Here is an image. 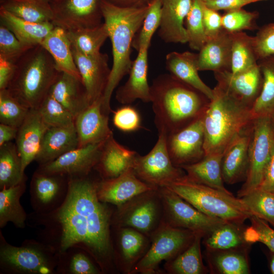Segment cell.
<instances>
[{"label":"cell","instance_id":"obj_1","mask_svg":"<svg viewBox=\"0 0 274 274\" xmlns=\"http://www.w3.org/2000/svg\"><path fill=\"white\" fill-rule=\"evenodd\" d=\"M68 188L62 204L47 215L58 230V255L82 245L102 271L108 269L113 248L110 235L112 213L97 195V182L88 176L68 177Z\"/></svg>","mask_w":274,"mask_h":274},{"label":"cell","instance_id":"obj_2","mask_svg":"<svg viewBox=\"0 0 274 274\" xmlns=\"http://www.w3.org/2000/svg\"><path fill=\"white\" fill-rule=\"evenodd\" d=\"M151 102L158 133H175L202 116L210 101L172 75L161 74L150 85Z\"/></svg>","mask_w":274,"mask_h":274},{"label":"cell","instance_id":"obj_3","mask_svg":"<svg viewBox=\"0 0 274 274\" xmlns=\"http://www.w3.org/2000/svg\"><path fill=\"white\" fill-rule=\"evenodd\" d=\"M100 6L112 48L113 65L102 103L104 111L109 114L112 111L110 107L112 94L131 67L132 42L142 25L149 5L121 7L101 0Z\"/></svg>","mask_w":274,"mask_h":274},{"label":"cell","instance_id":"obj_4","mask_svg":"<svg viewBox=\"0 0 274 274\" xmlns=\"http://www.w3.org/2000/svg\"><path fill=\"white\" fill-rule=\"evenodd\" d=\"M203 115L205 156L223 154L229 144L251 126V108L217 84Z\"/></svg>","mask_w":274,"mask_h":274},{"label":"cell","instance_id":"obj_5","mask_svg":"<svg viewBox=\"0 0 274 274\" xmlns=\"http://www.w3.org/2000/svg\"><path fill=\"white\" fill-rule=\"evenodd\" d=\"M59 73L51 55L38 45L15 63L7 89L28 109H37L49 94Z\"/></svg>","mask_w":274,"mask_h":274},{"label":"cell","instance_id":"obj_6","mask_svg":"<svg viewBox=\"0 0 274 274\" xmlns=\"http://www.w3.org/2000/svg\"><path fill=\"white\" fill-rule=\"evenodd\" d=\"M165 187L209 216L239 225L251 216L240 198L194 182L186 175Z\"/></svg>","mask_w":274,"mask_h":274},{"label":"cell","instance_id":"obj_7","mask_svg":"<svg viewBox=\"0 0 274 274\" xmlns=\"http://www.w3.org/2000/svg\"><path fill=\"white\" fill-rule=\"evenodd\" d=\"M59 255L51 246L29 242L16 247L1 235V268L21 274H51L58 265Z\"/></svg>","mask_w":274,"mask_h":274},{"label":"cell","instance_id":"obj_8","mask_svg":"<svg viewBox=\"0 0 274 274\" xmlns=\"http://www.w3.org/2000/svg\"><path fill=\"white\" fill-rule=\"evenodd\" d=\"M196 234L162 221L150 235L151 245L148 251L134 265L131 273H157L160 263L177 257L191 244Z\"/></svg>","mask_w":274,"mask_h":274},{"label":"cell","instance_id":"obj_9","mask_svg":"<svg viewBox=\"0 0 274 274\" xmlns=\"http://www.w3.org/2000/svg\"><path fill=\"white\" fill-rule=\"evenodd\" d=\"M162 217L158 188L141 193L117 207L111 223L117 228L130 227L150 237L161 224Z\"/></svg>","mask_w":274,"mask_h":274},{"label":"cell","instance_id":"obj_10","mask_svg":"<svg viewBox=\"0 0 274 274\" xmlns=\"http://www.w3.org/2000/svg\"><path fill=\"white\" fill-rule=\"evenodd\" d=\"M158 191L163 207L162 221L170 226L189 230L204 237L227 222L206 215L167 187L158 188Z\"/></svg>","mask_w":274,"mask_h":274},{"label":"cell","instance_id":"obj_11","mask_svg":"<svg viewBox=\"0 0 274 274\" xmlns=\"http://www.w3.org/2000/svg\"><path fill=\"white\" fill-rule=\"evenodd\" d=\"M273 134L271 117L253 120L251 127L247 173L244 183L237 192L238 198L260 186L270 156Z\"/></svg>","mask_w":274,"mask_h":274},{"label":"cell","instance_id":"obj_12","mask_svg":"<svg viewBox=\"0 0 274 274\" xmlns=\"http://www.w3.org/2000/svg\"><path fill=\"white\" fill-rule=\"evenodd\" d=\"M167 135L158 133V138L152 150L144 156L137 154L132 166L141 181L155 188L167 187L183 178L186 173L174 165L166 145Z\"/></svg>","mask_w":274,"mask_h":274},{"label":"cell","instance_id":"obj_13","mask_svg":"<svg viewBox=\"0 0 274 274\" xmlns=\"http://www.w3.org/2000/svg\"><path fill=\"white\" fill-rule=\"evenodd\" d=\"M101 0H53L51 6L55 26L65 30L92 27L102 22Z\"/></svg>","mask_w":274,"mask_h":274},{"label":"cell","instance_id":"obj_14","mask_svg":"<svg viewBox=\"0 0 274 274\" xmlns=\"http://www.w3.org/2000/svg\"><path fill=\"white\" fill-rule=\"evenodd\" d=\"M202 116L188 126L167 135L166 145L173 164L181 167L201 160L205 156Z\"/></svg>","mask_w":274,"mask_h":274},{"label":"cell","instance_id":"obj_15","mask_svg":"<svg viewBox=\"0 0 274 274\" xmlns=\"http://www.w3.org/2000/svg\"><path fill=\"white\" fill-rule=\"evenodd\" d=\"M105 142L72 150L51 162L40 165L38 170L67 177L87 176L97 164Z\"/></svg>","mask_w":274,"mask_h":274},{"label":"cell","instance_id":"obj_16","mask_svg":"<svg viewBox=\"0 0 274 274\" xmlns=\"http://www.w3.org/2000/svg\"><path fill=\"white\" fill-rule=\"evenodd\" d=\"M71 48L75 62L91 104L103 97L111 71L108 63L109 56L101 52L85 55L72 45Z\"/></svg>","mask_w":274,"mask_h":274},{"label":"cell","instance_id":"obj_17","mask_svg":"<svg viewBox=\"0 0 274 274\" xmlns=\"http://www.w3.org/2000/svg\"><path fill=\"white\" fill-rule=\"evenodd\" d=\"M68 180L65 176L47 174L37 170L32 176L30 189L36 211L45 215L57 209L66 197Z\"/></svg>","mask_w":274,"mask_h":274},{"label":"cell","instance_id":"obj_18","mask_svg":"<svg viewBox=\"0 0 274 274\" xmlns=\"http://www.w3.org/2000/svg\"><path fill=\"white\" fill-rule=\"evenodd\" d=\"M214 76L217 84L233 97L251 108L262 89V75L258 63L236 74L230 71L214 72Z\"/></svg>","mask_w":274,"mask_h":274},{"label":"cell","instance_id":"obj_19","mask_svg":"<svg viewBox=\"0 0 274 274\" xmlns=\"http://www.w3.org/2000/svg\"><path fill=\"white\" fill-rule=\"evenodd\" d=\"M102 103V98L92 102L75 117L78 147L104 142L113 135Z\"/></svg>","mask_w":274,"mask_h":274},{"label":"cell","instance_id":"obj_20","mask_svg":"<svg viewBox=\"0 0 274 274\" xmlns=\"http://www.w3.org/2000/svg\"><path fill=\"white\" fill-rule=\"evenodd\" d=\"M157 188L141 181L130 168L117 177L97 182L99 200L120 207L137 195Z\"/></svg>","mask_w":274,"mask_h":274},{"label":"cell","instance_id":"obj_21","mask_svg":"<svg viewBox=\"0 0 274 274\" xmlns=\"http://www.w3.org/2000/svg\"><path fill=\"white\" fill-rule=\"evenodd\" d=\"M149 48L143 47L138 51L133 60L125 83L116 92V99L120 104L127 105L141 99L143 102H151V90L147 79Z\"/></svg>","mask_w":274,"mask_h":274},{"label":"cell","instance_id":"obj_22","mask_svg":"<svg viewBox=\"0 0 274 274\" xmlns=\"http://www.w3.org/2000/svg\"><path fill=\"white\" fill-rule=\"evenodd\" d=\"M193 0H161V17L158 34L166 43H187L185 27Z\"/></svg>","mask_w":274,"mask_h":274},{"label":"cell","instance_id":"obj_23","mask_svg":"<svg viewBox=\"0 0 274 274\" xmlns=\"http://www.w3.org/2000/svg\"><path fill=\"white\" fill-rule=\"evenodd\" d=\"M49 127L37 109H30L18 128L15 144L24 171L32 161L35 160L44 135Z\"/></svg>","mask_w":274,"mask_h":274},{"label":"cell","instance_id":"obj_24","mask_svg":"<svg viewBox=\"0 0 274 274\" xmlns=\"http://www.w3.org/2000/svg\"><path fill=\"white\" fill-rule=\"evenodd\" d=\"M251 127L236 136L223 152L221 171L223 181L226 184H233L246 179Z\"/></svg>","mask_w":274,"mask_h":274},{"label":"cell","instance_id":"obj_25","mask_svg":"<svg viewBox=\"0 0 274 274\" xmlns=\"http://www.w3.org/2000/svg\"><path fill=\"white\" fill-rule=\"evenodd\" d=\"M231 33L222 29L217 36L208 39L197 54L199 71L214 72L230 71Z\"/></svg>","mask_w":274,"mask_h":274},{"label":"cell","instance_id":"obj_26","mask_svg":"<svg viewBox=\"0 0 274 274\" xmlns=\"http://www.w3.org/2000/svg\"><path fill=\"white\" fill-rule=\"evenodd\" d=\"M165 67L173 76L199 91L209 100L213 98V89L199 76L196 53L190 51L169 52L165 57Z\"/></svg>","mask_w":274,"mask_h":274},{"label":"cell","instance_id":"obj_27","mask_svg":"<svg viewBox=\"0 0 274 274\" xmlns=\"http://www.w3.org/2000/svg\"><path fill=\"white\" fill-rule=\"evenodd\" d=\"M75 117L90 104L81 79L60 72L49 91Z\"/></svg>","mask_w":274,"mask_h":274},{"label":"cell","instance_id":"obj_28","mask_svg":"<svg viewBox=\"0 0 274 274\" xmlns=\"http://www.w3.org/2000/svg\"><path fill=\"white\" fill-rule=\"evenodd\" d=\"M137 154L118 143L112 135L105 142L95 168L102 179L117 177L132 168Z\"/></svg>","mask_w":274,"mask_h":274},{"label":"cell","instance_id":"obj_29","mask_svg":"<svg viewBox=\"0 0 274 274\" xmlns=\"http://www.w3.org/2000/svg\"><path fill=\"white\" fill-rule=\"evenodd\" d=\"M78 147L74 124L50 127L46 131L35 160L40 165L47 163Z\"/></svg>","mask_w":274,"mask_h":274},{"label":"cell","instance_id":"obj_30","mask_svg":"<svg viewBox=\"0 0 274 274\" xmlns=\"http://www.w3.org/2000/svg\"><path fill=\"white\" fill-rule=\"evenodd\" d=\"M117 229L119 264L124 272L131 273L134 265L149 248V237L130 227Z\"/></svg>","mask_w":274,"mask_h":274},{"label":"cell","instance_id":"obj_31","mask_svg":"<svg viewBox=\"0 0 274 274\" xmlns=\"http://www.w3.org/2000/svg\"><path fill=\"white\" fill-rule=\"evenodd\" d=\"M41 45L51 55L59 72L71 74L81 79L74 61L71 43L64 29L55 26Z\"/></svg>","mask_w":274,"mask_h":274},{"label":"cell","instance_id":"obj_32","mask_svg":"<svg viewBox=\"0 0 274 274\" xmlns=\"http://www.w3.org/2000/svg\"><path fill=\"white\" fill-rule=\"evenodd\" d=\"M223 154L204 156L200 161L181 167L191 181L222 192L232 194L224 185L221 171Z\"/></svg>","mask_w":274,"mask_h":274},{"label":"cell","instance_id":"obj_33","mask_svg":"<svg viewBox=\"0 0 274 274\" xmlns=\"http://www.w3.org/2000/svg\"><path fill=\"white\" fill-rule=\"evenodd\" d=\"M0 21L21 42L31 46L41 45L55 27L52 22L36 23L26 21L1 8Z\"/></svg>","mask_w":274,"mask_h":274},{"label":"cell","instance_id":"obj_34","mask_svg":"<svg viewBox=\"0 0 274 274\" xmlns=\"http://www.w3.org/2000/svg\"><path fill=\"white\" fill-rule=\"evenodd\" d=\"M248 247L226 250H207L211 271L220 274L249 273Z\"/></svg>","mask_w":274,"mask_h":274},{"label":"cell","instance_id":"obj_35","mask_svg":"<svg viewBox=\"0 0 274 274\" xmlns=\"http://www.w3.org/2000/svg\"><path fill=\"white\" fill-rule=\"evenodd\" d=\"M26 179L17 185L1 190V228H4L9 222L17 228L25 227L27 216L20 199L26 188Z\"/></svg>","mask_w":274,"mask_h":274},{"label":"cell","instance_id":"obj_36","mask_svg":"<svg viewBox=\"0 0 274 274\" xmlns=\"http://www.w3.org/2000/svg\"><path fill=\"white\" fill-rule=\"evenodd\" d=\"M263 79L261 92L252 106L253 118L271 117L274 114V56L258 61Z\"/></svg>","mask_w":274,"mask_h":274},{"label":"cell","instance_id":"obj_37","mask_svg":"<svg viewBox=\"0 0 274 274\" xmlns=\"http://www.w3.org/2000/svg\"><path fill=\"white\" fill-rule=\"evenodd\" d=\"M203 238L196 234L191 244L175 258L164 265L166 271L171 274H204L209 269L204 265L201 253L200 243Z\"/></svg>","mask_w":274,"mask_h":274},{"label":"cell","instance_id":"obj_38","mask_svg":"<svg viewBox=\"0 0 274 274\" xmlns=\"http://www.w3.org/2000/svg\"><path fill=\"white\" fill-rule=\"evenodd\" d=\"M0 8L32 22H52L53 18L50 3L43 0H0Z\"/></svg>","mask_w":274,"mask_h":274},{"label":"cell","instance_id":"obj_39","mask_svg":"<svg viewBox=\"0 0 274 274\" xmlns=\"http://www.w3.org/2000/svg\"><path fill=\"white\" fill-rule=\"evenodd\" d=\"M16 144L0 146V189L17 185L26 179Z\"/></svg>","mask_w":274,"mask_h":274},{"label":"cell","instance_id":"obj_40","mask_svg":"<svg viewBox=\"0 0 274 274\" xmlns=\"http://www.w3.org/2000/svg\"><path fill=\"white\" fill-rule=\"evenodd\" d=\"M66 31L71 45L85 55L100 52L101 46L109 38L108 29L104 22L94 27Z\"/></svg>","mask_w":274,"mask_h":274},{"label":"cell","instance_id":"obj_41","mask_svg":"<svg viewBox=\"0 0 274 274\" xmlns=\"http://www.w3.org/2000/svg\"><path fill=\"white\" fill-rule=\"evenodd\" d=\"M243 225L230 222L221 225L204 237L207 250H226L248 247L244 237Z\"/></svg>","mask_w":274,"mask_h":274},{"label":"cell","instance_id":"obj_42","mask_svg":"<svg viewBox=\"0 0 274 274\" xmlns=\"http://www.w3.org/2000/svg\"><path fill=\"white\" fill-rule=\"evenodd\" d=\"M258 63L253 37L244 31L231 33L230 72L233 74L247 70Z\"/></svg>","mask_w":274,"mask_h":274},{"label":"cell","instance_id":"obj_43","mask_svg":"<svg viewBox=\"0 0 274 274\" xmlns=\"http://www.w3.org/2000/svg\"><path fill=\"white\" fill-rule=\"evenodd\" d=\"M203 6L202 0H193L185 21L187 43L191 49L198 51L208 40L203 20Z\"/></svg>","mask_w":274,"mask_h":274},{"label":"cell","instance_id":"obj_44","mask_svg":"<svg viewBox=\"0 0 274 274\" xmlns=\"http://www.w3.org/2000/svg\"><path fill=\"white\" fill-rule=\"evenodd\" d=\"M240 198L251 216L274 227V194L257 188Z\"/></svg>","mask_w":274,"mask_h":274},{"label":"cell","instance_id":"obj_45","mask_svg":"<svg viewBox=\"0 0 274 274\" xmlns=\"http://www.w3.org/2000/svg\"><path fill=\"white\" fill-rule=\"evenodd\" d=\"M142 25L136 34L132 48L138 51L143 47L149 48L154 33L158 29L161 17V0H151Z\"/></svg>","mask_w":274,"mask_h":274},{"label":"cell","instance_id":"obj_46","mask_svg":"<svg viewBox=\"0 0 274 274\" xmlns=\"http://www.w3.org/2000/svg\"><path fill=\"white\" fill-rule=\"evenodd\" d=\"M7 89L0 90V122L19 128L29 110Z\"/></svg>","mask_w":274,"mask_h":274},{"label":"cell","instance_id":"obj_47","mask_svg":"<svg viewBox=\"0 0 274 274\" xmlns=\"http://www.w3.org/2000/svg\"><path fill=\"white\" fill-rule=\"evenodd\" d=\"M37 110L49 127L67 126L74 124V116L49 93Z\"/></svg>","mask_w":274,"mask_h":274},{"label":"cell","instance_id":"obj_48","mask_svg":"<svg viewBox=\"0 0 274 274\" xmlns=\"http://www.w3.org/2000/svg\"><path fill=\"white\" fill-rule=\"evenodd\" d=\"M68 251L59 255L58 268L70 274H98L99 268L84 252Z\"/></svg>","mask_w":274,"mask_h":274},{"label":"cell","instance_id":"obj_49","mask_svg":"<svg viewBox=\"0 0 274 274\" xmlns=\"http://www.w3.org/2000/svg\"><path fill=\"white\" fill-rule=\"evenodd\" d=\"M258 16L256 12H249L242 8L226 11L222 16L223 29L230 33L244 31L257 28L256 20Z\"/></svg>","mask_w":274,"mask_h":274},{"label":"cell","instance_id":"obj_50","mask_svg":"<svg viewBox=\"0 0 274 274\" xmlns=\"http://www.w3.org/2000/svg\"><path fill=\"white\" fill-rule=\"evenodd\" d=\"M249 219L251 225L244 231L245 241L249 244L261 243L274 252V229L267 222L256 216H251Z\"/></svg>","mask_w":274,"mask_h":274},{"label":"cell","instance_id":"obj_51","mask_svg":"<svg viewBox=\"0 0 274 274\" xmlns=\"http://www.w3.org/2000/svg\"><path fill=\"white\" fill-rule=\"evenodd\" d=\"M31 46L21 42L7 27L0 25V57L14 63L18 60Z\"/></svg>","mask_w":274,"mask_h":274},{"label":"cell","instance_id":"obj_52","mask_svg":"<svg viewBox=\"0 0 274 274\" xmlns=\"http://www.w3.org/2000/svg\"><path fill=\"white\" fill-rule=\"evenodd\" d=\"M253 44L258 61L274 56V22L259 29L253 37Z\"/></svg>","mask_w":274,"mask_h":274},{"label":"cell","instance_id":"obj_53","mask_svg":"<svg viewBox=\"0 0 274 274\" xmlns=\"http://www.w3.org/2000/svg\"><path fill=\"white\" fill-rule=\"evenodd\" d=\"M114 126L124 132H131L141 127V117L137 110L128 105L114 112L113 118Z\"/></svg>","mask_w":274,"mask_h":274},{"label":"cell","instance_id":"obj_54","mask_svg":"<svg viewBox=\"0 0 274 274\" xmlns=\"http://www.w3.org/2000/svg\"><path fill=\"white\" fill-rule=\"evenodd\" d=\"M203 20L208 39L217 36L222 29V16L204 3Z\"/></svg>","mask_w":274,"mask_h":274},{"label":"cell","instance_id":"obj_55","mask_svg":"<svg viewBox=\"0 0 274 274\" xmlns=\"http://www.w3.org/2000/svg\"><path fill=\"white\" fill-rule=\"evenodd\" d=\"M263 0H211L204 3L206 6L217 11H226L242 8L248 4Z\"/></svg>","mask_w":274,"mask_h":274},{"label":"cell","instance_id":"obj_56","mask_svg":"<svg viewBox=\"0 0 274 274\" xmlns=\"http://www.w3.org/2000/svg\"><path fill=\"white\" fill-rule=\"evenodd\" d=\"M258 188L274 194V130L270 156L262 181Z\"/></svg>","mask_w":274,"mask_h":274},{"label":"cell","instance_id":"obj_57","mask_svg":"<svg viewBox=\"0 0 274 274\" xmlns=\"http://www.w3.org/2000/svg\"><path fill=\"white\" fill-rule=\"evenodd\" d=\"M15 63L0 57V90L7 89L13 77Z\"/></svg>","mask_w":274,"mask_h":274},{"label":"cell","instance_id":"obj_58","mask_svg":"<svg viewBox=\"0 0 274 274\" xmlns=\"http://www.w3.org/2000/svg\"><path fill=\"white\" fill-rule=\"evenodd\" d=\"M18 128L0 123V146L15 139Z\"/></svg>","mask_w":274,"mask_h":274},{"label":"cell","instance_id":"obj_59","mask_svg":"<svg viewBox=\"0 0 274 274\" xmlns=\"http://www.w3.org/2000/svg\"><path fill=\"white\" fill-rule=\"evenodd\" d=\"M121 7H138L147 5L151 0H103Z\"/></svg>","mask_w":274,"mask_h":274},{"label":"cell","instance_id":"obj_60","mask_svg":"<svg viewBox=\"0 0 274 274\" xmlns=\"http://www.w3.org/2000/svg\"><path fill=\"white\" fill-rule=\"evenodd\" d=\"M274 253V252H273ZM270 271L272 273L274 274V254L272 255V257L271 259L270 263Z\"/></svg>","mask_w":274,"mask_h":274},{"label":"cell","instance_id":"obj_61","mask_svg":"<svg viewBox=\"0 0 274 274\" xmlns=\"http://www.w3.org/2000/svg\"><path fill=\"white\" fill-rule=\"evenodd\" d=\"M271 120L272 127L274 130V114L271 117Z\"/></svg>","mask_w":274,"mask_h":274},{"label":"cell","instance_id":"obj_62","mask_svg":"<svg viewBox=\"0 0 274 274\" xmlns=\"http://www.w3.org/2000/svg\"><path fill=\"white\" fill-rule=\"evenodd\" d=\"M43 1L47 2H48V3H50V2H51V1H52L53 0H43Z\"/></svg>","mask_w":274,"mask_h":274},{"label":"cell","instance_id":"obj_63","mask_svg":"<svg viewBox=\"0 0 274 274\" xmlns=\"http://www.w3.org/2000/svg\"><path fill=\"white\" fill-rule=\"evenodd\" d=\"M204 3L205 2H208L209 1H211V0H202Z\"/></svg>","mask_w":274,"mask_h":274}]
</instances>
